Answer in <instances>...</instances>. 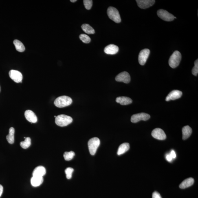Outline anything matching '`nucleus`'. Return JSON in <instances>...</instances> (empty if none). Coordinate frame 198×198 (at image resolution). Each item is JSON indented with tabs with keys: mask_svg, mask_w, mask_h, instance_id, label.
Here are the masks:
<instances>
[{
	"mask_svg": "<svg viewBox=\"0 0 198 198\" xmlns=\"http://www.w3.org/2000/svg\"><path fill=\"white\" fill-rule=\"evenodd\" d=\"M72 102L71 97L64 95L57 98L54 101V104L57 107L62 108L70 105Z\"/></svg>",
	"mask_w": 198,
	"mask_h": 198,
	"instance_id": "f257e3e1",
	"label": "nucleus"
},
{
	"mask_svg": "<svg viewBox=\"0 0 198 198\" xmlns=\"http://www.w3.org/2000/svg\"><path fill=\"white\" fill-rule=\"evenodd\" d=\"M73 119L70 116L65 115L58 116L55 119V123L57 125L65 127L68 125L72 122Z\"/></svg>",
	"mask_w": 198,
	"mask_h": 198,
	"instance_id": "f03ea898",
	"label": "nucleus"
},
{
	"mask_svg": "<svg viewBox=\"0 0 198 198\" xmlns=\"http://www.w3.org/2000/svg\"><path fill=\"white\" fill-rule=\"evenodd\" d=\"M182 56L180 52L178 51H174L169 60V64L170 67L175 68L179 65L181 60Z\"/></svg>",
	"mask_w": 198,
	"mask_h": 198,
	"instance_id": "7ed1b4c3",
	"label": "nucleus"
},
{
	"mask_svg": "<svg viewBox=\"0 0 198 198\" xmlns=\"http://www.w3.org/2000/svg\"><path fill=\"white\" fill-rule=\"evenodd\" d=\"M107 15L110 19L115 23H119L121 21L120 14L118 10L115 7H109L107 10Z\"/></svg>",
	"mask_w": 198,
	"mask_h": 198,
	"instance_id": "20e7f679",
	"label": "nucleus"
},
{
	"mask_svg": "<svg viewBox=\"0 0 198 198\" xmlns=\"http://www.w3.org/2000/svg\"><path fill=\"white\" fill-rule=\"evenodd\" d=\"M100 144V141L98 138L94 137L90 139L88 145L90 153L92 155H94L96 153Z\"/></svg>",
	"mask_w": 198,
	"mask_h": 198,
	"instance_id": "39448f33",
	"label": "nucleus"
},
{
	"mask_svg": "<svg viewBox=\"0 0 198 198\" xmlns=\"http://www.w3.org/2000/svg\"><path fill=\"white\" fill-rule=\"evenodd\" d=\"M157 14L159 17L165 21H171L174 20V16L173 15L163 9L158 10Z\"/></svg>",
	"mask_w": 198,
	"mask_h": 198,
	"instance_id": "423d86ee",
	"label": "nucleus"
},
{
	"mask_svg": "<svg viewBox=\"0 0 198 198\" xmlns=\"http://www.w3.org/2000/svg\"><path fill=\"white\" fill-rule=\"evenodd\" d=\"M149 115L145 113L136 114L131 116V121L132 123H136L141 120L146 121L150 118Z\"/></svg>",
	"mask_w": 198,
	"mask_h": 198,
	"instance_id": "0eeeda50",
	"label": "nucleus"
},
{
	"mask_svg": "<svg viewBox=\"0 0 198 198\" xmlns=\"http://www.w3.org/2000/svg\"><path fill=\"white\" fill-rule=\"evenodd\" d=\"M150 53L149 49H145L141 50L138 56V61L141 65H144L147 60Z\"/></svg>",
	"mask_w": 198,
	"mask_h": 198,
	"instance_id": "6e6552de",
	"label": "nucleus"
},
{
	"mask_svg": "<svg viewBox=\"0 0 198 198\" xmlns=\"http://www.w3.org/2000/svg\"><path fill=\"white\" fill-rule=\"evenodd\" d=\"M9 75L10 78L16 83L22 82L23 76L20 72L15 70H11L9 72Z\"/></svg>",
	"mask_w": 198,
	"mask_h": 198,
	"instance_id": "1a4fd4ad",
	"label": "nucleus"
},
{
	"mask_svg": "<svg viewBox=\"0 0 198 198\" xmlns=\"http://www.w3.org/2000/svg\"><path fill=\"white\" fill-rule=\"evenodd\" d=\"M115 80L117 82H123L125 83H128L131 80L130 75L127 72H123L119 73L116 77Z\"/></svg>",
	"mask_w": 198,
	"mask_h": 198,
	"instance_id": "9d476101",
	"label": "nucleus"
},
{
	"mask_svg": "<svg viewBox=\"0 0 198 198\" xmlns=\"http://www.w3.org/2000/svg\"><path fill=\"white\" fill-rule=\"evenodd\" d=\"M152 135L154 138L158 140H163L166 138V135L164 132L160 128H156L152 131Z\"/></svg>",
	"mask_w": 198,
	"mask_h": 198,
	"instance_id": "9b49d317",
	"label": "nucleus"
},
{
	"mask_svg": "<svg viewBox=\"0 0 198 198\" xmlns=\"http://www.w3.org/2000/svg\"><path fill=\"white\" fill-rule=\"evenodd\" d=\"M137 5L139 8L146 9L149 8L155 3V0H136Z\"/></svg>",
	"mask_w": 198,
	"mask_h": 198,
	"instance_id": "f8f14e48",
	"label": "nucleus"
},
{
	"mask_svg": "<svg viewBox=\"0 0 198 198\" xmlns=\"http://www.w3.org/2000/svg\"><path fill=\"white\" fill-rule=\"evenodd\" d=\"M182 92L178 90H174L169 94L166 98V101H168L170 100H174L180 98L182 96Z\"/></svg>",
	"mask_w": 198,
	"mask_h": 198,
	"instance_id": "ddd939ff",
	"label": "nucleus"
},
{
	"mask_svg": "<svg viewBox=\"0 0 198 198\" xmlns=\"http://www.w3.org/2000/svg\"><path fill=\"white\" fill-rule=\"evenodd\" d=\"M25 116L27 120L32 123L37 122L38 118L36 115L32 111L28 110L25 112Z\"/></svg>",
	"mask_w": 198,
	"mask_h": 198,
	"instance_id": "4468645a",
	"label": "nucleus"
},
{
	"mask_svg": "<svg viewBox=\"0 0 198 198\" xmlns=\"http://www.w3.org/2000/svg\"><path fill=\"white\" fill-rule=\"evenodd\" d=\"M119 48L117 46L111 44L106 46L104 49V52L106 54L114 55L118 53Z\"/></svg>",
	"mask_w": 198,
	"mask_h": 198,
	"instance_id": "2eb2a0df",
	"label": "nucleus"
},
{
	"mask_svg": "<svg viewBox=\"0 0 198 198\" xmlns=\"http://www.w3.org/2000/svg\"><path fill=\"white\" fill-rule=\"evenodd\" d=\"M46 174V170L44 167L39 166L35 169L33 170V176L37 177H43Z\"/></svg>",
	"mask_w": 198,
	"mask_h": 198,
	"instance_id": "dca6fc26",
	"label": "nucleus"
},
{
	"mask_svg": "<svg viewBox=\"0 0 198 198\" xmlns=\"http://www.w3.org/2000/svg\"><path fill=\"white\" fill-rule=\"evenodd\" d=\"M116 102L121 105H127L132 103L133 101L129 97H119L116 99Z\"/></svg>",
	"mask_w": 198,
	"mask_h": 198,
	"instance_id": "f3484780",
	"label": "nucleus"
},
{
	"mask_svg": "<svg viewBox=\"0 0 198 198\" xmlns=\"http://www.w3.org/2000/svg\"><path fill=\"white\" fill-rule=\"evenodd\" d=\"M43 182V177L33 176L31 180V183L34 187H38L40 186Z\"/></svg>",
	"mask_w": 198,
	"mask_h": 198,
	"instance_id": "a211bd4d",
	"label": "nucleus"
},
{
	"mask_svg": "<svg viewBox=\"0 0 198 198\" xmlns=\"http://www.w3.org/2000/svg\"><path fill=\"white\" fill-rule=\"evenodd\" d=\"M194 181V179L193 178H188L185 179L179 185V188L182 189L189 188L193 184Z\"/></svg>",
	"mask_w": 198,
	"mask_h": 198,
	"instance_id": "6ab92c4d",
	"label": "nucleus"
},
{
	"mask_svg": "<svg viewBox=\"0 0 198 198\" xmlns=\"http://www.w3.org/2000/svg\"><path fill=\"white\" fill-rule=\"evenodd\" d=\"M182 132L183 140H186L189 138L191 135L192 130L191 128L189 126H186L182 128Z\"/></svg>",
	"mask_w": 198,
	"mask_h": 198,
	"instance_id": "aec40b11",
	"label": "nucleus"
},
{
	"mask_svg": "<svg viewBox=\"0 0 198 198\" xmlns=\"http://www.w3.org/2000/svg\"><path fill=\"white\" fill-rule=\"evenodd\" d=\"M130 148V144L128 143H124L119 146L117 154L118 155H121L126 153Z\"/></svg>",
	"mask_w": 198,
	"mask_h": 198,
	"instance_id": "412c9836",
	"label": "nucleus"
},
{
	"mask_svg": "<svg viewBox=\"0 0 198 198\" xmlns=\"http://www.w3.org/2000/svg\"><path fill=\"white\" fill-rule=\"evenodd\" d=\"M13 43L15 46L16 50L20 52H23L25 50V47L23 44L19 40L16 39L14 40Z\"/></svg>",
	"mask_w": 198,
	"mask_h": 198,
	"instance_id": "4be33fe9",
	"label": "nucleus"
},
{
	"mask_svg": "<svg viewBox=\"0 0 198 198\" xmlns=\"http://www.w3.org/2000/svg\"><path fill=\"white\" fill-rule=\"evenodd\" d=\"M15 130L13 127H11L9 130V134L7 135L6 139L9 144H13L14 143V135Z\"/></svg>",
	"mask_w": 198,
	"mask_h": 198,
	"instance_id": "5701e85b",
	"label": "nucleus"
},
{
	"mask_svg": "<svg viewBox=\"0 0 198 198\" xmlns=\"http://www.w3.org/2000/svg\"><path fill=\"white\" fill-rule=\"evenodd\" d=\"M81 28L82 30L88 34H93L95 33L94 29L88 24H83L82 25Z\"/></svg>",
	"mask_w": 198,
	"mask_h": 198,
	"instance_id": "b1692460",
	"label": "nucleus"
},
{
	"mask_svg": "<svg viewBox=\"0 0 198 198\" xmlns=\"http://www.w3.org/2000/svg\"><path fill=\"white\" fill-rule=\"evenodd\" d=\"M20 146L24 149L28 148L31 145V139L29 137L26 138L24 141L20 143Z\"/></svg>",
	"mask_w": 198,
	"mask_h": 198,
	"instance_id": "393cba45",
	"label": "nucleus"
},
{
	"mask_svg": "<svg viewBox=\"0 0 198 198\" xmlns=\"http://www.w3.org/2000/svg\"><path fill=\"white\" fill-rule=\"evenodd\" d=\"M75 155L74 152H65L64 154V157L65 160L70 161L73 159Z\"/></svg>",
	"mask_w": 198,
	"mask_h": 198,
	"instance_id": "a878e982",
	"label": "nucleus"
},
{
	"mask_svg": "<svg viewBox=\"0 0 198 198\" xmlns=\"http://www.w3.org/2000/svg\"><path fill=\"white\" fill-rule=\"evenodd\" d=\"M79 38L82 41L85 43H89L91 42V38L89 36L85 34L80 35Z\"/></svg>",
	"mask_w": 198,
	"mask_h": 198,
	"instance_id": "bb28decb",
	"label": "nucleus"
},
{
	"mask_svg": "<svg viewBox=\"0 0 198 198\" xmlns=\"http://www.w3.org/2000/svg\"><path fill=\"white\" fill-rule=\"evenodd\" d=\"M73 171H74V169L72 168L68 167L66 169L65 173L66 175V177L68 179L71 178Z\"/></svg>",
	"mask_w": 198,
	"mask_h": 198,
	"instance_id": "cd10ccee",
	"label": "nucleus"
},
{
	"mask_svg": "<svg viewBox=\"0 0 198 198\" xmlns=\"http://www.w3.org/2000/svg\"><path fill=\"white\" fill-rule=\"evenodd\" d=\"M83 3L85 8L88 10L91 9L93 5V1L92 0H84Z\"/></svg>",
	"mask_w": 198,
	"mask_h": 198,
	"instance_id": "c85d7f7f",
	"label": "nucleus"
},
{
	"mask_svg": "<svg viewBox=\"0 0 198 198\" xmlns=\"http://www.w3.org/2000/svg\"><path fill=\"white\" fill-rule=\"evenodd\" d=\"M193 75L197 76L198 73V60L197 59L194 62V66L192 70Z\"/></svg>",
	"mask_w": 198,
	"mask_h": 198,
	"instance_id": "c756f323",
	"label": "nucleus"
},
{
	"mask_svg": "<svg viewBox=\"0 0 198 198\" xmlns=\"http://www.w3.org/2000/svg\"><path fill=\"white\" fill-rule=\"evenodd\" d=\"M152 198H162L158 192H155L152 194Z\"/></svg>",
	"mask_w": 198,
	"mask_h": 198,
	"instance_id": "7c9ffc66",
	"label": "nucleus"
},
{
	"mask_svg": "<svg viewBox=\"0 0 198 198\" xmlns=\"http://www.w3.org/2000/svg\"><path fill=\"white\" fill-rule=\"evenodd\" d=\"M170 156L172 158V159H175L176 157V155L175 152L174 150H172L170 154Z\"/></svg>",
	"mask_w": 198,
	"mask_h": 198,
	"instance_id": "2f4dec72",
	"label": "nucleus"
},
{
	"mask_svg": "<svg viewBox=\"0 0 198 198\" xmlns=\"http://www.w3.org/2000/svg\"><path fill=\"white\" fill-rule=\"evenodd\" d=\"M166 159L167 161H168L169 162H170L172 159L171 156L170 155V154H167V155H166Z\"/></svg>",
	"mask_w": 198,
	"mask_h": 198,
	"instance_id": "473e14b6",
	"label": "nucleus"
},
{
	"mask_svg": "<svg viewBox=\"0 0 198 198\" xmlns=\"http://www.w3.org/2000/svg\"><path fill=\"white\" fill-rule=\"evenodd\" d=\"M3 187L2 185H0V197L2 195V194L3 193Z\"/></svg>",
	"mask_w": 198,
	"mask_h": 198,
	"instance_id": "72a5a7b5",
	"label": "nucleus"
},
{
	"mask_svg": "<svg viewBox=\"0 0 198 198\" xmlns=\"http://www.w3.org/2000/svg\"><path fill=\"white\" fill-rule=\"evenodd\" d=\"M70 1L71 2L74 3L77 1V0H71Z\"/></svg>",
	"mask_w": 198,
	"mask_h": 198,
	"instance_id": "f704fd0d",
	"label": "nucleus"
},
{
	"mask_svg": "<svg viewBox=\"0 0 198 198\" xmlns=\"http://www.w3.org/2000/svg\"><path fill=\"white\" fill-rule=\"evenodd\" d=\"M54 117H55V118H56V116H55Z\"/></svg>",
	"mask_w": 198,
	"mask_h": 198,
	"instance_id": "c9c22d12",
	"label": "nucleus"
},
{
	"mask_svg": "<svg viewBox=\"0 0 198 198\" xmlns=\"http://www.w3.org/2000/svg\"><path fill=\"white\" fill-rule=\"evenodd\" d=\"M0 91H1V87H0Z\"/></svg>",
	"mask_w": 198,
	"mask_h": 198,
	"instance_id": "e433bc0d",
	"label": "nucleus"
}]
</instances>
